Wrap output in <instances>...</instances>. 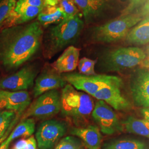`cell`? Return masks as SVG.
<instances>
[{"mask_svg":"<svg viewBox=\"0 0 149 149\" xmlns=\"http://www.w3.org/2000/svg\"><path fill=\"white\" fill-rule=\"evenodd\" d=\"M43 33L38 21L3 29L0 32V63L7 69L21 66L37 53Z\"/></svg>","mask_w":149,"mask_h":149,"instance_id":"obj_1","label":"cell"},{"mask_svg":"<svg viewBox=\"0 0 149 149\" xmlns=\"http://www.w3.org/2000/svg\"><path fill=\"white\" fill-rule=\"evenodd\" d=\"M84 27V22L78 14L51 27L45 38L46 55L50 58L74 42L79 37Z\"/></svg>","mask_w":149,"mask_h":149,"instance_id":"obj_2","label":"cell"},{"mask_svg":"<svg viewBox=\"0 0 149 149\" xmlns=\"http://www.w3.org/2000/svg\"><path fill=\"white\" fill-rule=\"evenodd\" d=\"M94 107L93 100L89 95L78 91L71 85L67 84L62 90L60 112L76 125L87 120Z\"/></svg>","mask_w":149,"mask_h":149,"instance_id":"obj_3","label":"cell"},{"mask_svg":"<svg viewBox=\"0 0 149 149\" xmlns=\"http://www.w3.org/2000/svg\"><path fill=\"white\" fill-rule=\"evenodd\" d=\"M143 18L139 13H130L107 22L91 29L92 39L98 43L117 42L126 37L127 34Z\"/></svg>","mask_w":149,"mask_h":149,"instance_id":"obj_4","label":"cell"},{"mask_svg":"<svg viewBox=\"0 0 149 149\" xmlns=\"http://www.w3.org/2000/svg\"><path fill=\"white\" fill-rule=\"evenodd\" d=\"M146 58L144 50L138 47L116 48L103 54L100 63L107 71H120L136 67Z\"/></svg>","mask_w":149,"mask_h":149,"instance_id":"obj_5","label":"cell"},{"mask_svg":"<svg viewBox=\"0 0 149 149\" xmlns=\"http://www.w3.org/2000/svg\"><path fill=\"white\" fill-rule=\"evenodd\" d=\"M65 81L77 90L82 91L93 96L98 91L107 86L122 85L120 77L107 74L85 75L80 73L66 74L63 76Z\"/></svg>","mask_w":149,"mask_h":149,"instance_id":"obj_6","label":"cell"},{"mask_svg":"<svg viewBox=\"0 0 149 149\" xmlns=\"http://www.w3.org/2000/svg\"><path fill=\"white\" fill-rule=\"evenodd\" d=\"M60 109L61 94L57 90L50 91L39 96L29 105L22 120L31 117H51L59 113Z\"/></svg>","mask_w":149,"mask_h":149,"instance_id":"obj_7","label":"cell"},{"mask_svg":"<svg viewBox=\"0 0 149 149\" xmlns=\"http://www.w3.org/2000/svg\"><path fill=\"white\" fill-rule=\"evenodd\" d=\"M67 129L66 124L59 120H49L42 123L36 134L38 148L52 149L65 135Z\"/></svg>","mask_w":149,"mask_h":149,"instance_id":"obj_8","label":"cell"},{"mask_svg":"<svg viewBox=\"0 0 149 149\" xmlns=\"http://www.w3.org/2000/svg\"><path fill=\"white\" fill-rule=\"evenodd\" d=\"M91 114L102 133L112 135L123 130V127L116 113L105 102L101 100L96 102Z\"/></svg>","mask_w":149,"mask_h":149,"instance_id":"obj_9","label":"cell"},{"mask_svg":"<svg viewBox=\"0 0 149 149\" xmlns=\"http://www.w3.org/2000/svg\"><path fill=\"white\" fill-rule=\"evenodd\" d=\"M37 71L33 66L27 65L10 76L2 80L0 88L12 91H26L34 85Z\"/></svg>","mask_w":149,"mask_h":149,"instance_id":"obj_10","label":"cell"},{"mask_svg":"<svg viewBox=\"0 0 149 149\" xmlns=\"http://www.w3.org/2000/svg\"><path fill=\"white\" fill-rule=\"evenodd\" d=\"M130 90L136 106L149 108V70H140L133 76Z\"/></svg>","mask_w":149,"mask_h":149,"instance_id":"obj_11","label":"cell"},{"mask_svg":"<svg viewBox=\"0 0 149 149\" xmlns=\"http://www.w3.org/2000/svg\"><path fill=\"white\" fill-rule=\"evenodd\" d=\"M67 82L55 70H47L43 71L36 80L33 88L34 97H38L50 91L64 87Z\"/></svg>","mask_w":149,"mask_h":149,"instance_id":"obj_12","label":"cell"},{"mask_svg":"<svg viewBox=\"0 0 149 149\" xmlns=\"http://www.w3.org/2000/svg\"><path fill=\"white\" fill-rule=\"evenodd\" d=\"M122 85H113L104 87L93 95L98 100L105 102L118 111H124L130 108L131 105L123 96L120 88Z\"/></svg>","mask_w":149,"mask_h":149,"instance_id":"obj_13","label":"cell"},{"mask_svg":"<svg viewBox=\"0 0 149 149\" xmlns=\"http://www.w3.org/2000/svg\"><path fill=\"white\" fill-rule=\"evenodd\" d=\"M0 95L5 98L6 109L15 112L16 115L21 116L31 104V99L27 91L0 90Z\"/></svg>","mask_w":149,"mask_h":149,"instance_id":"obj_14","label":"cell"},{"mask_svg":"<svg viewBox=\"0 0 149 149\" xmlns=\"http://www.w3.org/2000/svg\"><path fill=\"white\" fill-rule=\"evenodd\" d=\"M70 133L82 140L88 149H100L101 147L102 136L100 129L96 125L72 128Z\"/></svg>","mask_w":149,"mask_h":149,"instance_id":"obj_15","label":"cell"},{"mask_svg":"<svg viewBox=\"0 0 149 149\" xmlns=\"http://www.w3.org/2000/svg\"><path fill=\"white\" fill-rule=\"evenodd\" d=\"M80 52V49L69 46L52 64L53 68L60 74L74 71L78 66Z\"/></svg>","mask_w":149,"mask_h":149,"instance_id":"obj_16","label":"cell"},{"mask_svg":"<svg viewBox=\"0 0 149 149\" xmlns=\"http://www.w3.org/2000/svg\"><path fill=\"white\" fill-rule=\"evenodd\" d=\"M43 8L21 5L16 3V7L4 24L6 27L22 24L33 19L38 16Z\"/></svg>","mask_w":149,"mask_h":149,"instance_id":"obj_17","label":"cell"},{"mask_svg":"<svg viewBox=\"0 0 149 149\" xmlns=\"http://www.w3.org/2000/svg\"><path fill=\"white\" fill-rule=\"evenodd\" d=\"M75 5L82 12L87 23L96 20L106 10V0H73Z\"/></svg>","mask_w":149,"mask_h":149,"instance_id":"obj_18","label":"cell"},{"mask_svg":"<svg viewBox=\"0 0 149 149\" xmlns=\"http://www.w3.org/2000/svg\"><path fill=\"white\" fill-rule=\"evenodd\" d=\"M128 43L145 45L149 43V15L143 18L129 32L126 37Z\"/></svg>","mask_w":149,"mask_h":149,"instance_id":"obj_19","label":"cell"},{"mask_svg":"<svg viewBox=\"0 0 149 149\" xmlns=\"http://www.w3.org/2000/svg\"><path fill=\"white\" fill-rule=\"evenodd\" d=\"M66 19V16L59 6H48L45 7L38 16V22L42 27H47L59 24Z\"/></svg>","mask_w":149,"mask_h":149,"instance_id":"obj_20","label":"cell"},{"mask_svg":"<svg viewBox=\"0 0 149 149\" xmlns=\"http://www.w3.org/2000/svg\"><path fill=\"white\" fill-rule=\"evenodd\" d=\"M102 149H148V147L144 141L138 139L119 138L106 141L102 146Z\"/></svg>","mask_w":149,"mask_h":149,"instance_id":"obj_21","label":"cell"},{"mask_svg":"<svg viewBox=\"0 0 149 149\" xmlns=\"http://www.w3.org/2000/svg\"><path fill=\"white\" fill-rule=\"evenodd\" d=\"M35 129L36 122L33 118H28L22 120L21 123L10 134L5 141L7 143L11 144L13 140L19 137L24 138H29L34 133Z\"/></svg>","mask_w":149,"mask_h":149,"instance_id":"obj_22","label":"cell"},{"mask_svg":"<svg viewBox=\"0 0 149 149\" xmlns=\"http://www.w3.org/2000/svg\"><path fill=\"white\" fill-rule=\"evenodd\" d=\"M127 131L130 133L149 138V122L133 117L128 118L124 122Z\"/></svg>","mask_w":149,"mask_h":149,"instance_id":"obj_23","label":"cell"},{"mask_svg":"<svg viewBox=\"0 0 149 149\" xmlns=\"http://www.w3.org/2000/svg\"><path fill=\"white\" fill-rule=\"evenodd\" d=\"M84 146L80 139L74 136H68L59 141L55 149H84Z\"/></svg>","mask_w":149,"mask_h":149,"instance_id":"obj_24","label":"cell"},{"mask_svg":"<svg viewBox=\"0 0 149 149\" xmlns=\"http://www.w3.org/2000/svg\"><path fill=\"white\" fill-rule=\"evenodd\" d=\"M17 0H1L0 1V27L4 24L16 7Z\"/></svg>","mask_w":149,"mask_h":149,"instance_id":"obj_25","label":"cell"},{"mask_svg":"<svg viewBox=\"0 0 149 149\" xmlns=\"http://www.w3.org/2000/svg\"><path fill=\"white\" fill-rule=\"evenodd\" d=\"M16 117V113L12 111L6 110L0 112V138L5 135Z\"/></svg>","mask_w":149,"mask_h":149,"instance_id":"obj_26","label":"cell"},{"mask_svg":"<svg viewBox=\"0 0 149 149\" xmlns=\"http://www.w3.org/2000/svg\"><path fill=\"white\" fill-rule=\"evenodd\" d=\"M58 6L64 12L66 19L79 14V10L73 0H57Z\"/></svg>","mask_w":149,"mask_h":149,"instance_id":"obj_27","label":"cell"},{"mask_svg":"<svg viewBox=\"0 0 149 149\" xmlns=\"http://www.w3.org/2000/svg\"><path fill=\"white\" fill-rule=\"evenodd\" d=\"M96 63V60L87 58H83L80 59L77 66L80 74L87 76L96 74L95 71Z\"/></svg>","mask_w":149,"mask_h":149,"instance_id":"obj_28","label":"cell"},{"mask_svg":"<svg viewBox=\"0 0 149 149\" xmlns=\"http://www.w3.org/2000/svg\"><path fill=\"white\" fill-rule=\"evenodd\" d=\"M17 3L43 8L48 6L58 5L57 0H18Z\"/></svg>","mask_w":149,"mask_h":149,"instance_id":"obj_29","label":"cell"},{"mask_svg":"<svg viewBox=\"0 0 149 149\" xmlns=\"http://www.w3.org/2000/svg\"><path fill=\"white\" fill-rule=\"evenodd\" d=\"M146 1V0H129V5L123 11L121 15H127L132 13L136 9L144 5Z\"/></svg>","mask_w":149,"mask_h":149,"instance_id":"obj_30","label":"cell"},{"mask_svg":"<svg viewBox=\"0 0 149 149\" xmlns=\"http://www.w3.org/2000/svg\"><path fill=\"white\" fill-rule=\"evenodd\" d=\"M37 143L36 138L31 136L27 139V143L23 149H37Z\"/></svg>","mask_w":149,"mask_h":149,"instance_id":"obj_31","label":"cell"},{"mask_svg":"<svg viewBox=\"0 0 149 149\" xmlns=\"http://www.w3.org/2000/svg\"><path fill=\"white\" fill-rule=\"evenodd\" d=\"M19 116H21L16 115V118L13 120V121L12 123V124H11V125L10 126V127L8 128V129H7V130L6 131V133L5 134V135H4L1 138H0V146H1V144H2V143L6 139L8 138V135H9V133H10V132L12 130V129L14 125L15 124V123H16V122H17V120H18V117H19Z\"/></svg>","mask_w":149,"mask_h":149,"instance_id":"obj_32","label":"cell"},{"mask_svg":"<svg viewBox=\"0 0 149 149\" xmlns=\"http://www.w3.org/2000/svg\"><path fill=\"white\" fill-rule=\"evenodd\" d=\"M139 13L143 18L149 15V0H146Z\"/></svg>","mask_w":149,"mask_h":149,"instance_id":"obj_33","label":"cell"},{"mask_svg":"<svg viewBox=\"0 0 149 149\" xmlns=\"http://www.w3.org/2000/svg\"><path fill=\"white\" fill-rule=\"evenodd\" d=\"M27 143V139H22L14 145L12 149H23Z\"/></svg>","mask_w":149,"mask_h":149,"instance_id":"obj_34","label":"cell"},{"mask_svg":"<svg viewBox=\"0 0 149 149\" xmlns=\"http://www.w3.org/2000/svg\"><path fill=\"white\" fill-rule=\"evenodd\" d=\"M140 112L144 119L149 122V108H143L140 110Z\"/></svg>","mask_w":149,"mask_h":149,"instance_id":"obj_35","label":"cell"},{"mask_svg":"<svg viewBox=\"0 0 149 149\" xmlns=\"http://www.w3.org/2000/svg\"><path fill=\"white\" fill-rule=\"evenodd\" d=\"M7 102L6 101L5 98L0 95V112L2 111V109L6 108Z\"/></svg>","mask_w":149,"mask_h":149,"instance_id":"obj_36","label":"cell"},{"mask_svg":"<svg viewBox=\"0 0 149 149\" xmlns=\"http://www.w3.org/2000/svg\"><path fill=\"white\" fill-rule=\"evenodd\" d=\"M141 67L144 68L145 69H149V57L144 60V61L141 63Z\"/></svg>","mask_w":149,"mask_h":149,"instance_id":"obj_37","label":"cell"},{"mask_svg":"<svg viewBox=\"0 0 149 149\" xmlns=\"http://www.w3.org/2000/svg\"><path fill=\"white\" fill-rule=\"evenodd\" d=\"M10 143H8L5 140L2 143V144L0 146V149H9L10 147Z\"/></svg>","mask_w":149,"mask_h":149,"instance_id":"obj_38","label":"cell"},{"mask_svg":"<svg viewBox=\"0 0 149 149\" xmlns=\"http://www.w3.org/2000/svg\"><path fill=\"white\" fill-rule=\"evenodd\" d=\"M146 52H147V54H148V56H149V45L148 47V48H147Z\"/></svg>","mask_w":149,"mask_h":149,"instance_id":"obj_39","label":"cell"},{"mask_svg":"<svg viewBox=\"0 0 149 149\" xmlns=\"http://www.w3.org/2000/svg\"><path fill=\"white\" fill-rule=\"evenodd\" d=\"M1 1V0H0V1Z\"/></svg>","mask_w":149,"mask_h":149,"instance_id":"obj_40","label":"cell"}]
</instances>
